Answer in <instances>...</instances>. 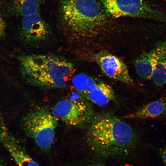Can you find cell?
Returning a JSON list of instances; mask_svg holds the SVG:
<instances>
[{"label":"cell","mask_w":166,"mask_h":166,"mask_svg":"<svg viewBox=\"0 0 166 166\" xmlns=\"http://www.w3.org/2000/svg\"><path fill=\"white\" fill-rule=\"evenodd\" d=\"M166 117V94L141 107L135 112L123 117L125 118L142 119Z\"/></svg>","instance_id":"obj_10"},{"label":"cell","mask_w":166,"mask_h":166,"mask_svg":"<svg viewBox=\"0 0 166 166\" xmlns=\"http://www.w3.org/2000/svg\"><path fill=\"white\" fill-rule=\"evenodd\" d=\"M21 25V38L26 45L38 47L49 40L50 29L39 12L23 17Z\"/></svg>","instance_id":"obj_7"},{"label":"cell","mask_w":166,"mask_h":166,"mask_svg":"<svg viewBox=\"0 0 166 166\" xmlns=\"http://www.w3.org/2000/svg\"><path fill=\"white\" fill-rule=\"evenodd\" d=\"M91 166H103V165L101 164L96 163L94 164Z\"/></svg>","instance_id":"obj_19"},{"label":"cell","mask_w":166,"mask_h":166,"mask_svg":"<svg viewBox=\"0 0 166 166\" xmlns=\"http://www.w3.org/2000/svg\"><path fill=\"white\" fill-rule=\"evenodd\" d=\"M99 81L88 75L81 73L74 76L72 84L77 91L86 94L91 91Z\"/></svg>","instance_id":"obj_14"},{"label":"cell","mask_w":166,"mask_h":166,"mask_svg":"<svg viewBox=\"0 0 166 166\" xmlns=\"http://www.w3.org/2000/svg\"><path fill=\"white\" fill-rule=\"evenodd\" d=\"M4 27V24L3 21L0 16V37L2 34Z\"/></svg>","instance_id":"obj_17"},{"label":"cell","mask_w":166,"mask_h":166,"mask_svg":"<svg viewBox=\"0 0 166 166\" xmlns=\"http://www.w3.org/2000/svg\"><path fill=\"white\" fill-rule=\"evenodd\" d=\"M166 54V40L158 42L152 49L140 54L135 61L136 73L141 78H152L153 71L159 60Z\"/></svg>","instance_id":"obj_9"},{"label":"cell","mask_w":166,"mask_h":166,"mask_svg":"<svg viewBox=\"0 0 166 166\" xmlns=\"http://www.w3.org/2000/svg\"><path fill=\"white\" fill-rule=\"evenodd\" d=\"M41 0H14L16 11L23 17L28 16L38 12Z\"/></svg>","instance_id":"obj_13"},{"label":"cell","mask_w":166,"mask_h":166,"mask_svg":"<svg viewBox=\"0 0 166 166\" xmlns=\"http://www.w3.org/2000/svg\"><path fill=\"white\" fill-rule=\"evenodd\" d=\"M57 10L61 28L74 40L100 45L111 32L109 16L96 0H58Z\"/></svg>","instance_id":"obj_1"},{"label":"cell","mask_w":166,"mask_h":166,"mask_svg":"<svg viewBox=\"0 0 166 166\" xmlns=\"http://www.w3.org/2000/svg\"><path fill=\"white\" fill-rule=\"evenodd\" d=\"M109 17L154 20L166 23V13L143 0H99Z\"/></svg>","instance_id":"obj_5"},{"label":"cell","mask_w":166,"mask_h":166,"mask_svg":"<svg viewBox=\"0 0 166 166\" xmlns=\"http://www.w3.org/2000/svg\"><path fill=\"white\" fill-rule=\"evenodd\" d=\"M58 120L47 108L40 107L26 113L22 123L27 135L42 150L48 152L53 142Z\"/></svg>","instance_id":"obj_4"},{"label":"cell","mask_w":166,"mask_h":166,"mask_svg":"<svg viewBox=\"0 0 166 166\" xmlns=\"http://www.w3.org/2000/svg\"><path fill=\"white\" fill-rule=\"evenodd\" d=\"M152 78L157 87H162L166 84V54L158 61Z\"/></svg>","instance_id":"obj_15"},{"label":"cell","mask_w":166,"mask_h":166,"mask_svg":"<svg viewBox=\"0 0 166 166\" xmlns=\"http://www.w3.org/2000/svg\"><path fill=\"white\" fill-rule=\"evenodd\" d=\"M87 138L90 149L101 158L126 155L132 149L136 141V134L129 125L108 114L92 119Z\"/></svg>","instance_id":"obj_2"},{"label":"cell","mask_w":166,"mask_h":166,"mask_svg":"<svg viewBox=\"0 0 166 166\" xmlns=\"http://www.w3.org/2000/svg\"><path fill=\"white\" fill-rule=\"evenodd\" d=\"M157 152L163 162L166 165V145L158 149Z\"/></svg>","instance_id":"obj_16"},{"label":"cell","mask_w":166,"mask_h":166,"mask_svg":"<svg viewBox=\"0 0 166 166\" xmlns=\"http://www.w3.org/2000/svg\"><path fill=\"white\" fill-rule=\"evenodd\" d=\"M52 113L58 119L71 126L79 127L90 121L92 111L83 101L66 99L57 103Z\"/></svg>","instance_id":"obj_6"},{"label":"cell","mask_w":166,"mask_h":166,"mask_svg":"<svg viewBox=\"0 0 166 166\" xmlns=\"http://www.w3.org/2000/svg\"><path fill=\"white\" fill-rule=\"evenodd\" d=\"M20 66L22 76L27 83L44 89L65 87L74 70L71 62L52 55L24 56L20 58Z\"/></svg>","instance_id":"obj_3"},{"label":"cell","mask_w":166,"mask_h":166,"mask_svg":"<svg viewBox=\"0 0 166 166\" xmlns=\"http://www.w3.org/2000/svg\"><path fill=\"white\" fill-rule=\"evenodd\" d=\"M0 166H6L2 160L0 159Z\"/></svg>","instance_id":"obj_18"},{"label":"cell","mask_w":166,"mask_h":166,"mask_svg":"<svg viewBox=\"0 0 166 166\" xmlns=\"http://www.w3.org/2000/svg\"><path fill=\"white\" fill-rule=\"evenodd\" d=\"M86 94L92 102L101 106H106L115 98V93L111 87L101 81L97 83Z\"/></svg>","instance_id":"obj_11"},{"label":"cell","mask_w":166,"mask_h":166,"mask_svg":"<svg viewBox=\"0 0 166 166\" xmlns=\"http://www.w3.org/2000/svg\"><path fill=\"white\" fill-rule=\"evenodd\" d=\"M3 144L10 152L18 166H40L16 143L14 140H10Z\"/></svg>","instance_id":"obj_12"},{"label":"cell","mask_w":166,"mask_h":166,"mask_svg":"<svg viewBox=\"0 0 166 166\" xmlns=\"http://www.w3.org/2000/svg\"><path fill=\"white\" fill-rule=\"evenodd\" d=\"M91 56L108 77L128 84H133L127 66L118 57L104 50L97 52Z\"/></svg>","instance_id":"obj_8"}]
</instances>
